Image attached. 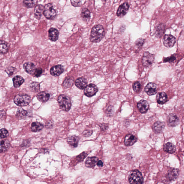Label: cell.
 I'll return each instance as SVG.
<instances>
[{"instance_id": "cell-5", "label": "cell", "mask_w": 184, "mask_h": 184, "mask_svg": "<svg viewBox=\"0 0 184 184\" xmlns=\"http://www.w3.org/2000/svg\"><path fill=\"white\" fill-rule=\"evenodd\" d=\"M43 14L45 17L49 20H52L55 17L56 12L52 4L48 3L45 5Z\"/></svg>"}, {"instance_id": "cell-26", "label": "cell", "mask_w": 184, "mask_h": 184, "mask_svg": "<svg viewBox=\"0 0 184 184\" xmlns=\"http://www.w3.org/2000/svg\"><path fill=\"white\" fill-rule=\"evenodd\" d=\"M79 141V138L76 136H71L68 137L67 140V143L69 144L74 147L77 146Z\"/></svg>"}, {"instance_id": "cell-39", "label": "cell", "mask_w": 184, "mask_h": 184, "mask_svg": "<svg viewBox=\"0 0 184 184\" xmlns=\"http://www.w3.org/2000/svg\"><path fill=\"white\" fill-rule=\"evenodd\" d=\"M9 135V133L6 129L5 128L2 129L1 130V134H0V136H1V138H6L7 137H8Z\"/></svg>"}, {"instance_id": "cell-1", "label": "cell", "mask_w": 184, "mask_h": 184, "mask_svg": "<svg viewBox=\"0 0 184 184\" xmlns=\"http://www.w3.org/2000/svg\"><path fill=\"white\" fill-rule=\"evenodd\" d=\"M105 31L102 26L97 25L93 27L91 31L90 40L92 42L98 43L104 37Z\"/></svg>"}, {"instance_id": "cell-29", "label": "cell", "mask_w": 184, "mask_h": 184, "mask_svg": "<svg viewBox=\"0 0 184 184\" xmlns=\"http://www.w3.org/2000/svg\"><path fill=\"white\" fill-rule=\"evenodd\" d=\"M10 146V142L8 140H2L1 143V152L3 153L7 152Z\"/></svg>"}, {"instance_id": "cell-22", "label": "cell", "mask_w": 184, "mask_h": 184, "mask_svg": "<svg viewBox=\"0 0 184 184\" xmlns=\"http://www.w3.org/2000/svg\"><path fill=\"white\" fill-rule=\"evenodd\" d=\"M50 95L47 92H42L39 93L37 95V98L41 102H46L50 99Z\"/></svg>"}, {"instance_id": "cell-20", "label": "cell", "mask_w": 184, "mask_h": 184, "mask_svg": "<svg viewBox=\"0 0 184 184\" xmlns=\"http://www.w3.org/2000/svg\"><path fill=\"white\" fill-rule=\"evenodd\" d=\"M156 101L158 104H163L167 101V96L164 92L158 93L156 97Z\"/></svg>"}, {"instance_id": "cell-43", "label": "cell", "mask_w": 184, "mask_h": 184, "mask_svg": "<svg viewBox=\"0 0 184 184\" xmlns=\"http://www.w3.org/2000/svg\"><path fill=\"white\" fill-rule=\"evenodd\" d=\"M87 154L86 153L83 152V153L80 154L79 156H77V159L79 161H81L84 159V158L86 157Z\"/></svg>"}, {"instance_id": "cell-31", "label": "cell", "mask_w": 184, "mask_h": 184, "mask_svg": "<svg viewBox=\"0 0 184 184\" xmlns=\"http://www.w3.org/2000/svg\"><path fill=\"white\" fill-rule=\"evenodd\" d=\"M74 80L72 77H68L66 78L63 82V86L65 88H70L73 85Z\"/></svg>"}, {"instance_id": "cell-18", "label": "cell", "mask_w": 184, "mask_h": 184, "mask_svg": "<svg viewBox=\"0 0 184 184\" xmlns=\"http://www.w3.org/2000/svg\"><path fill=\"white\" fill-rule=\"evenodd\" d=\"M23 68L25 71L30 74H33L36 69L35 65L32 62L25 63L23 65Z\"/></svg>"}, {"instance_id": "cell-37", "label": "cell", "mask_w": 184, "mask_h": 184, "mask_svg": "<svg viewBox=\"0 0 184 184\" xmlns=\"http://www.w3.org/2000/svg\"><path fill=\"white\" fill-rule=\"evenodd\" d=\"M43 73V70L41 68H36L33 75L34 77H38L41 76Z\"/></svg>"}, {"instance_id": "cell-12", "label": "cell", "mask_w": 184, "mask_h": 184, "mask_svg": "<svg viewBox=\"0 0 184 184\" xmlns=\"http://www.w3.org/2000/svg\"><path fill=\"white\" fill-rule=\"evenodd\" d=\"M129 5L127 2H125L120 5L118 8L116 15L119 17H122L126 14L129 10Z\"/></svg>"}, {"instance_id": "cell-36", "label": "cell", "mask_w": 184, "mask_h": 184, "mask_svg": "<svg viewBox=\"0 0 184 184\" xmlns=\"http://www.w3.org/2000/svg\"><path fill=\"white\" fill-rule=\"evenodd\" d=\"M9 76H11L13 75L15 72L17 71V69L14 67L10 66L5 69V71Z\"/></svg>"}, {"instance_id": "cell-44", "label": "cell", "mask_w": 184, "mask_h": 184, "mask_svg": "<svg viewBox=\"0 0 184 184\" xmlns=\"http://www.w3.org/2000/svg\"><path fill=\"white\" fill-rule=\"evenodd\" d=\"M92 134V130H85L83 133V136L86 137H89L91 136Z\"/></svg>"}, {"instance_id": "cell-35", "label": "cell", "mask_w": 184, "mask_h": 184, "mask_svg": "<svg viewBox=\"0 0 184 184\" xmlns=\"http://www.w3.org/2000/svg\"><path fill=\"white\" fill-rule=\"evenodd\" d=\"M81 15L84 19H88L90 17V12L87 8H83L82 11Z\"/></svg>"}, {"instance_id": "cell-9", "label": "cell", "mask_w": 184, "mask_h": 184, "mask_svg": "<svg viewBox=\"0 0 184 184\" xmlns=\"http://www.w3.org/2000/svg\"><path fill=\"white\" fill-rule=\"evenodd\" d=\"M179 173V169L176 168H171L167 172L166 176L167 181L172 182L175 181L178 177Z\"/></svg>"}, {"instance_id": "cell-16", "label": "cell", "mask_w": 184, "mask_h": 184, "mask_svg": "<svg viewBox=\"0 0 184 184\" xmlns=\"http://www.w3.org/2000/svg\"><path fill=\"white\" fill-rule=\"evenodd\" d=\"M137 138L135 136L131 134H127L125 137L124 143L126 146H131L136 143Z\"/></svg>"}, {"instance_id": "cell-10", "label": "cell", "mask_w": 184, "mask_h": 184, "mask_svg": "<svg viewBox=\"0 0 184 184\" xmlns=\"http://www.w3.org/2000/svg\"><path fill=\"white\" fill-rule=\"evenodd\" d=\"M167 125L169 127H176L179 123V118L174 113L169 114L167 116Z\"/></svg>"}, {"instance_id": "cell-6", "label": "cell", "mask_w": 184, "mask_h": 184, "mask_svg": "<svg viewBox=\"0 0 184 184\" xmlns=\"http://www.w3.org/2000/svg\"><path fill=\"white\" fill-rule=\"evenodd\" d=\"M154 61V56L153 54L148 52H145L144 53L142 61L144 66L146 67H150L153 63Z\"/></svg>"}, {"instance_id": "cell-25", "label": "cell", "mask_w": 184, "mask_h": 184, "mask_svg": "<svg viewBox=\"0 0 184 184\" xmlns=\"http://www.w3.org/2000/svg\"><path fill=\"white\" fill-rule=\"evenodd\" d=\"M165 29V25L160 23L155 27V34L156 37L160 38L163 35Z\"/></svg>"}, {"instance_id": "cell-33", "label": "cell", "mask_w": 184, "mask_h": 184, "mask_svg": "<svg viewBox=\"0 0 184 184\" xmlns=\"http://www.w3.org/2000/svg\"><path fill=\"white\" fill-rule=\"evenodd\" d=\"M29 88L33 92H39L40 90V84L37 82H32L29 86Z\"/></svg>"}, {"instance_id": "cell-45", "label": "cell", "mask_w": 184, "mask_h": 184, "mask_svg": "<svg viewBox=\"0 0 184 184\" xmlns=\"http://www.w3.org/2000/svg\"><path fill=\"white\" fill-rule=\"evenodd\" d=\"M100 127H101V131H105L107 130V129L108 128V125L106 124H101L99 125Z\"/></svg>"}, {"instance_id": "cell-4", "label": "cell", "mask_w": 184, "mask_h": 184, "mask_svg": "<svg viewBox=\"0 0 184 184\" xmlns=\"http://www.w3.org/2000/svg\"><path fill=\"white\" fill-rule=\"evenodd\" d=\"M128 180L131 184H142L143 179L141 173L138 170H135L131 173L129 176Z\"/></svg>"}, {"instance_id": "cell-27", "label": "cell", "mask_w": 184, "mask_h": 184, "mask_svg": "<svg viewBox=\"0 0 184 184\" xmlns=\"http://www.w3.org/2000/svg\"><path fill=\"white\" fill-rule=\"evenodd\" d=\"M44 127V125L43 123L38 122H34L32 124L31 129L32 132H37L42 130Z\"/></svg>"}, {"instance_id": "cell-42", "label": "cell", "mask_w": 184, "mask_h": 184, "mask_svg": "<svg viewBox=\"0 0 184 184\" xmlns=\"http://www.w3.org/2000/svg\"><path fill=\"white\" fill-rule=\"evenodd\" d=\"M176 59V57L174 56H172L170 57L165 58L164 59V62H172Z\"/></svg>"}, {"instance_id": "cell-28", "label": "cell", "mask_w": 184, "mask_h": 184, "mask_svg": "<svg viewBox=\"0 0 184 184\" xmlns=\"http://www.w3.org/2000/svg\"><path fill=\"white\" fill-rule=\"evenodd\" d=\"M24 81L25 80L23 78L20 76H16L13 79L14 86L16 88L20 86L24 83Z\"/></svg>"}, {"instance_id": "cell-8", "label": "cell", "mask_w": 184, "mask_h": 184, "mask_svg": "<svg viewBox=\"0 0 184 184\" xmlns=\"http://www.w3.org/2000/svg\"><path fill=\"white\" fill-rule=\"evenodd\" d=\"M175 38L170 34L165 35L164 36L163 42L164 45L167 48H172L176 43Z\"/></svg>"}, {"instance_id": "cell-38", "label": "cell", "mask_w": 184, "mask_h": 184, "mask_svg": "<svg viewBox=\"0 0 184 184\" xmlns=\"http://www.w3.org/2000/svg\"><path fill=\"white\" fill-rule=\"evenodd\" d=\"M133 90L136 92H137L141 89V84L138 82H136L133 85Z\"/></svg>"}, {"instance_id": "cell-15", "label": "cell", "mask_w": 184, "mask_h": 184, "mask_svg": "<svg viewBox=\"0 0 184 184\" xmlns=\"http://www.w3.org/2000/svg\"><path fill=\"white\" fill-rule=\"evenodd\" d=\"M165 126L163 122L158 121L154 123L152 126V130L156 134H160L163 132Z\"/></svg>"}, {"instance_id": "cell-24", "label": "cell", "mask_w": 184, "mask_h": 184, "mask_svg": "<svg viewBox=\"0 0 184 184\" xmlns=\"http://www.w3.org/2000/svg\"><path fill=\"white\" fill-rule=\"evenodd\" d=\"M163 150L166 152L172 154L176 152V147L173 144L168 142L164 145Z\"/></svg>"}, {"instance_id": "cell-23", "label": "cell", "mask_w": 184, "mask_h": 184, "mask_svg": "<svg viewBox=\"0 0 184 184\" xmlns=\"http://www.w3.org/2000/svg\"><path fill=\"white\" fill-rule=\"evenodd\" d=\"M44 8L43 5H36L34 10L35 17L38 20L41 19L42 14L43 13Z\"/></svg>"}, {"instance_id": "cell-3", "label": "cell", "mask_w": 184, "mask_h": 184, "mask_svg": "<svg viewBox=\"0 0 184 184\" xmlns=\"http://www.w3.org/2000/svg\"><path fill=\"white\" fill-rule=\"evenodd\" d=\"M31 98L27 94H19L14 98V103L20 107H25L28 105L30 103Z\"/></svg>"}, {"instance_id": "cell-47", "label": "cell", "mask_w": 184, "mask_h": 184, "mask_svg": "<svg viewBox=\"0 0 184 184\" xmlns=\"http://www.w3.org/2000/svg\"><path fill=\"white\" fill-rule=\"evenodd\" d=\"M96 164H97V165L98 167H102L103 165V162L101 161V160H99V161H98Z\"/></svg>"}, {"instance_id": "cell-30", "label": "cell", "mask_w": 184, "mask_h": 184, "mask_svg": "<svg viewBox=\"0 0 184 184\" xmlns=\"http://www.w3.org/2000/svg\"><path fill=\"white\" fill-rule=\"evenodd\" d=\"M27 111L22 108L18 109L16 116L20 119H23L26 118L27 115Z\"/></svg>"}, {"instance_id": "cell-2", "label": "cell", "mask_w": 184, "mask_h": 184, "mask_svg": "<svg viewBox=\"0 0 184 184\" xmlns=\"http://www.w3.org/2000/svg\"><path fill=\"white\" fill-rule=\"evenodd\" d=\"M58 101L60 108L65 112H68L71 107L72 104L70 98L66 95L62 94L58 98Z\"/></svg>"}, {"instance_id": "cell-11", "label": "cell", "mask_w": 184, "mask_h": 184, "mask_svg": "<svg viewBox=\"0 0 184 184\" xmlns=\"http://www.w3.org/2000/svg\"><path fill=\"white\" fill-rule=\"evenodd\" d=\"M157 86L155 83H149L145 88L146 93L149 95H154L157 93Z\"/></svg>"}, {"instance_id": "cell-21", "label": "cell", "mask_w": 184, "mask_h": 184, "mask_svg": "<svg viewBox=\"0 0 184 184\" xmlns=\"http://www.w3.org/2000/svg\"><path fill=\"white\" fill-rule=\"evenodd\" d=\"M75 85L78 88L81 90H83L87 86V82L86 79L84 78L80 77L78 78L76 80L75 83Z\"/></svg>"}, {"instance_id": "cell-40", "label": "cell", "mask_w": 184, "mask_h": 184, "mask_svg": "<svg viewBox=\"0 0 184 184\" xmlns=\"http://www.w3.org/2000/svg\"><path fill=\"white\" fill-rule=\"evenodd\" d=\"M145 42V40L142 38H139L136 41L135 44L138 48H141Z\"/></svg>"}, {"instance_id": "cell-7", "label": "cell", "mask_w": 184, "mask_h": 184, "mask_svg": "<svg viewBox=\"0 0 184 184\" xmlns=\"http://www.w3.org/2000/svg\"><path fill=\"white\" fill-rule=\"evenodd\" d=\"M98 90V89L96 86L94 84H90L86 87L84 92L86 96L91 97L95 95Z\"/></svg>"}, {"instance_id": "cell-13", "label": "cell", "mask_w": 184, "mask_h": 184, "mask_svg": "<svg viewBox=\"0 0 184 184\" xmlns=\"http://www.w3.org/2000/svg\"><path fill=\"white\" fill-rule=\"evenodd\" d=\"M64 71V68L62 65H58L52 67L50 70V73L52 75L58 76L61 75Z\"/></svg>"}, {"instance_id": "cell-41", "label": "cell", "mask_w": 184, "mask_h": 184, "mask_svg": "<svg viewBox=\"0 0 184 184\" xmlns=\"http://www.w3.org/2000/svg\"><path fill=\"white\" fill-rule=\"evenodd\" d=\"M71 2L73 6L74 7H80L81 5V0H71Z\"/></svg>"}, {"instance_id": "cell-19", "label": "cell", "mask_w": 184, "mask_h": 184, "mask_svg": "<svg viewBox=\"0 0 184 184\" xmlns=\"http://www.w3.org/2000/svg\"><path fill=\"white\" fill-rule=\"evenodd\" d=\"M98 161V158L95 156L89 157L87 158L85 162L86 167H93L95 166Z\"/></svg>"}, {"instance_id": "cell-14", "label": "cell", "mask_w": 184, "mask_h": 184, "mask_svg": "<svg viewBox=\"0 0 184 184\" xmlns=\"http://www.w3.org/2000/svg\"><path fill=\"white\" fill-rule=\"evenodd\" d=\"M137 106L138 110L141 113H145L148 111L149 105V103L145 100H142L138 101Z\"/></svg>"}, {"instance_id": "cell-17", "label": "cell", "mask_w": 184, "mask_h": 184, "mask_svg": "<svg viewBox=\"0 0 184 184\" xmlns=\"http://www.w3.org/2000/svg\"><path fill=\"white\" fill-rule=\"evenodd\" d=\"M59 32L57 29L51 28L49 30V38L51 41H56L58 39Z\"/></svg>"}, {"instance_id": "cell-46", "label": "cell", "mask_w": 184, "mask_h": 184, "mask_svg": "<svg viewBox=\"0 0 184 184\" xmlns=\"http://www.w3.org/2000/svg\"><path fill=\"white\" fill-rule=\"evenodd\" d=\"M113 110L112 107H108V108L107 109V114L108 116H111L112 115V113L110 112V110Z\"/></svg>"}, {"instance_id": "cell-32", "label": "cell", "mask_w": 184, "mask_h": 184, "mask_svg": "<svg viewBox=\"0 0 184 184\" xmlns=\"http://www.w3.org/2000/svg\"><path fill=\"white\" fill-rule=\"evenodd\" d=\"M1 54H5L8 51L9 48V46L8 43L4 41H1Z\"/></svg>"}, {"instance_id": "cell-34", "label": "cell", "mask_w": 184, "mask_h": 184, "mask_svg": "<svg viewBox=\"0 0 184 184\" xmlns=\"http://www.w3.org/2000/svg\"><path fill=\"white\" fill-rule=\"evenodd\" d=\"M37 2V0H24L23 4L27 8H32Z\"/></svg>"}]
</instances>
